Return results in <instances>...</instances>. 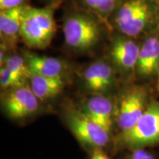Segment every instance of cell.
<instances>
[{"instance_id": "9a60e30c", "label": "cell", "mask_w": 159, "mask_h": 159, "mask_svg": "<svg viewBox=\"0 0 159 159\" xmlns=\"http://www.w3.org/2000/svg\"><path fill=\"white\" fill-rule=\"evenodd\" d=\"M2 66L8 69L19 85L24 84V78L28 77L29 71L25 59L19 55L6 57Z\"/></svg>"}, {"instance_id": "7c38bea8", "label": "cell", "mask_w": 159, "mask_h": 159, "mask_svg": "<svg viewBox=\"0 0 159 159\" xmlns=\"http://www.w3.org/2000/svg\"><path fill=\"white\" fill-rule=\"evenodd\" d=\"M29 74L44 77H61L66 69L63 61L53 57L27 53L25 57Z\"/></svg>"}, {"instance_id": "8fae6325", "label": "cell", "mask_w": 159, "mask_h": 159, "mask_svg": "<svg viewBox=\"0 0 159 159\" xmlns=\"http://www.w3.org/2000/svg\"><path fill=\"white\" fill-rule=\"evenodd\" d=\"M27 5L0 12V35L3 44L14 46L21 37V27L24 13Z\"/></svg>"}, {"instance_id": "2e32d148", "label": "cell", "mask_w": 159, "mask_h": 159, "mask_svg": "<svg viewBox=\"0 0 159 159\" xmlns=\"http://www.w3.org/2000/svg\"><path fill=\"white\" fill-rule=\"evenodd\" d=\"M123 0H83L84 5L101 16H108L118 8Z\"/></svg>"}, {"instance_id": "ac0fdd59", "label": "cell", "mask_w": 159, "mask_h": 159, "mask_svg": "<svg viewBox=\"0 0 159 159\" xmlns=\"http://www.w3.org/2000/svg\"><path fill=\"white\" fill-rule=\"evenodd\" d=\"M129 159H157L156 156L152 152L146 150L144 148H136L133 150L132 154Z\"/></svg>"}, {"instance_id": "9c48e42d", "label": "cell", "mask_w": 159, "mask_h": 159, "mask_svg": "<svg viewBox=\"0 0 159 159\" xmlns=\"http://www.w3.org/2000/svg\"><path fill=\"white\" fill-rule=\"evenodd\" d=\"M136 73L143 78L159 75V33H151L140 44Z\"/></svg>"}, {"instance_id": "e0dca14e", "label": "cell", "mask_w": 159, "mask_h": 159, "mask_svg": "<svg viewBox=\"0 0 159 159\" xmlns=\"http://www.w3.org/2000/svg\"><path fill=\"white\" fill-rule=\"evenodd\" d=\"M0 84L1 87L4 89H12L16 86H18V83L11 71L5 66H2L1 71H0Z\"/></svg>"}, {"instance_id": "44dd1931", "label": "cell", "mask_w": 159, "mask_h": 159, "mask_svg": "<svg viewBox=\"0 0 159 159\" xmlns=\"http://www.w3.org/2000/svg\"><path fill=\"white\" fill-rule=\"evenodd\" d=\"M158 84H157V86H158V90L159 91V75H158Z\"/></svg>"}, {"instance_id": "5bb4252c", "label": "cell", "mask_w": 159, "mask_h": 159, "mask_svg": "<svg viewBox=\"0 0 159 159\" xmlns=\"http://www.w3.org/2000/svg\"><path fill=\"white\" fill-rule=\"evenodd\" d=\"M28 78L32 91L41 101L54 98L61 93L65 85L63 76L51 77L29 74Z\"/></svg>"}, {"instance_id": "4fadbf2b", "label": "cell", "mask_w": 159, "mask_h": 159, "mask_svg": "<svg viewBox=\"0 0 159 159\" xmlns=\"http://www.w3.org/2000/svg\"><path fill=\"white\" fill-rule=\"evenodd\" d=\"M83 112L110 134L113 126V105L110 99L99 94L91 97Z\"/></svg>"}, {"instance_id": "d6986e66", "label": "cell", "mask_w": 159, "mask_h": 159, "mask_svg": "<svg viewBox=\"0 0 159 159\" xmlns=\"http://www.w3.org/2000/svg\"><path fill=\"white\" fill-rule=\"evenodd\" d=\"M26 0H0V9L1 11L16 8L25 5Z\"/></svg>"}, {"instance_id": "ba28073f", "label": "cell", "mask_w": 159, "mask_h": 159, "mask_svg": "<svg viewBox=\"0 0 159 159\" xmlns=\"http://www.w3.org/2000/svg\"><path fill=\"white\" fill-rule=\"evenodd\" d=\"M140 44L134 38L121 35L116 37L111 46L109 55L113 64L124 72H136Z\"/></svg>"}, {"instance_id": "52a82bcc", "label": "cell", "mask_w": 159, "mask_h": 159, "mask_svg": "<svg viewBox=\"0 0 159 159\" xmlns=\"http://www.w3.org/2000/svg\"><path fill=\"white\" fill-rule=\"evenodd\" d=\"M3 104L10 117L23 119L36 112L39 107V99L30 85L21 84L10 89L4 98Z\"/></svg>"}, {"instance_id": "6da1fadb", "label": "cell", "mask_w": 159, "mask_h": 159, "mask_svg": "<svg viewBox=\"0 0 159 159\" xmlns=\"http://www.w3.org/2000/svg\"><path fill=\"white\" fill-rule=\"evenodd\" d=\"M114 24L126 36L136 39L159 30L158 0H123L116 10Z\"/></svg>"}, {"instance_id": "3957f363", "label": "cell", "mask_w": 159, "mask_h": 159, "mask_svg": "<svg viewBox=\"0 0 159 159\" xmlns=\"http://www.w3.org/2000/svg\"><path fill=\"white\" fill-rule=\"evenodd\" d=\"M119 139L123 146L133 150L158 144L159 102H150L138 122L130 130L121 132Z\"/></svg>"}, {"instance_id": "5b68a950", "label": "cell", "mask_w": 159, "mask_h": 159, "mask_svg": "<svg viewBox=\"0 0 159 159\" xmlns=\"http://www.w3.org/2000/svg\"><path fill=\"white\" fill-rule=\"evenodd\" d=\"M148 93L143 86H134L127 90L117 106L116 122L121 132L130 130L138 122L149 105Z\"/></svg>"}, {"instance_id": "7a4b0ae2", "label": "cell", "mask_w": 159, "mask_h": 159, "mask_svg": "<svg viewBox=\"0 0 159 159\" xmlns=\"http://www.w3.org/2000/svg\"><path fill=\"white\" fill-rule=\"evenodd\" d=\"M55 32L56 25L51 7L35 8L27 5L21 27V38L26 44L31 48H47Z\"/></svg>"}, {"instance_id": "8992f818", "label": "cell", "mask_w": 159, "mask_h": 159, "mask_svg": "<svg viewBox=\"0 0 159 159\" xmlns=\"http://www.w3.org/2000/svg\"><path fill=\"white\" fill-rule=\"evenodd\" d=\"M67 122L71 133L81 143L95 149L108 144L110 134L83 111H70L67 115Z\"/></svg>"}, {"instance_id": "7402d4cb", "label": "cell", "mask_w": 159, "mask_h": 159, "mask_svg": "<svg viewBox=\"0 0 159 159\" xmlns=\"http://www.w3.org/2000/svg\"><path fill=\"white\" fill-rule=\"evenodd\" d=\"M158 6H159V0H158Z\"/></svg>"}, {"instance_id": "30bf717a", "label": "cell", "mask_w": 159, "mask_h": 159, "mask_svg": "<svg viewBox=\"0 0 159 159\" xmlns=\"http://www.w3.org/2000/svg\"><path fill=\"white\" fill-rule=\"evenodd\" d=\"M83 79L85 86L89 91L101 94L114 86V71L112 66L105 61H95L85 69Z\"/></svg>"}, {"instance_id": "ffe728a7", "label": "cell", "mask_w": 159, "mask_h": 159, "mask_svg": "<svg viewBox=\"0 0 159 159\" xmlns=\"http://www.w3.org/2000/svg\"><path fill=\"white\" fill-rule=\"evenodd\" d=\"M91 159H111L108 155L105 153L100 148L95 149L93 152Z\"/></svg>"}, {"instance_id": "277c9868", "label": "cell", "mask_w": 159, "mask_h": 159, "mask_svg": "<svg viewBox=\"0 0 159 159\" xmlns=\"http://www.w3.org/2000/svg\"><path fill=\"white\" fill-rule=\"evenodd\" d=\"M65 42L71 48L85 51L98 42L100 29L92 18L83 14H75L66 19L63 25Z\"/></svg>"}, {"instance_id": "603a6c76", "label": "cell", "mask_w": 159, "mask_h": 159, "mask_svg": "<svg viewBox=\"0 0 159 159\" xmlns=\"http://www.w3.org/2000/svg\"></svg>"}]
</instances>
